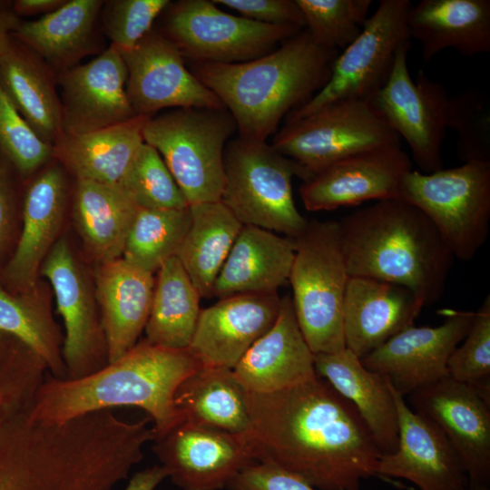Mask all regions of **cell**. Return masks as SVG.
<instances>
[{"label": "cell", "mask_w": 490, "mask_h": 490, "mask_svg": "<svg viewBox=\"0 0 490 490\" xmlns=\"http://www.w3.org/2000/svg\"><path fill=\"white\" fill-rule=\"evenodd\" d=\"M338 54L318 45L302 29L259 58L191 63L189 69L232 115L239 137L266 141L284 117L324 87Z\"/></svg>", "instance_id": "3957f363"}, {"label": "cell", "mask_w": 490, "mask_h": 490, "mask_svg": "<svg viewBox=\"0 0 490 490\" xmlns=\"http://www.w3.org/2000/svg\"><path fill=\"white\" fill-rule=\"evenodd\" d=\"M201 299L178 258L169 259L157 271L145 339L162 348H189L201 310Z\"/></svg>", "instance_id": "d590c367"}, {"label": "cell", "mask_w": 490, "mask_h": 490, "mask_svg": "<svg viewBox=\"0 0 490 490\" xmlns=\"http://www.w3.org/2000/svg\"><path fill=\"white\" fill-rule=\"evenodd\" d=\"M436 327L411 326L361 358L404 397L448 376V359L467 334L475 311L445 309Z\"/></svg>", "instance_id": "2e32d148"}, {"label": "cell", "mask_w": 490, "mask_h": 490, "mask_svg": "<svg viewBox=\"0 0 490 490\" xmlns=\"http://www.w3.org/2000/svg\"><path fill=\"white\" fill-rule=\"evenodd\" d=\"M295 249V239L243 225L217 277L213 296L278 292L289 280Z\"/></svg>", "instance_id": "f546056e"}, {"label": "cell", "mask_w": 490, "mask_h": 490, "mask_svg": "<svg viewBox=\"0 0 490 490\" xmlns=\"http://www.w3.org/2000/svg\"><path fill=\"white\" fill-rule=\"evenodd\" d=\"M446 126L456 133V154L464 162H490V103L478 87L449 97Z\"/></svg>", "instance_id": "f35d334b"}, {"label": "cell", "mask_w": 490, "mask_h": 490, "mask_svg": "<svg viewBox=\"0 0 490 490\" xmlns=\"http://www.w3.org/2000/svg\"><path fill=\"white\" fill-rule=\"evenodd\" d=\"M238 12L240 16L265 24H293L305 27L302 13L295 0H212Z\"/></svg>", "instance_id": "f6af8a7d"}, {"label": "cell", "mask_w": 490, "mask_h": 490, "mask_svg": "<svg viewBox=\"0 0 490 490\" xmlns=\"http://www.w3.org/2000/svg\"><path fill=\"white\" fill-rule=\"evenodd\" d=\"M161 466L181 490H220L257 462L247 434L182 420L152 440Z\"/></svg>", "instance_id": "5bb4252c"}, {"label": "cell", "mask_w": 490, "mask_h": 490, "mask_svg": "<svg viewBox=\"0 0 490 490\" xmlns=\"http://www.w3.org/2000/svg\"><path fill=\"white\" fill-rule=\"evenodd\" d=\"M409 407L447 437L458 454L468 486L490 484V401L449 376L408 396Z\"/></svg>", "instance_id": "e0dca14e"}, {"label": "cell", "mask_w": 490, "mask_h": 490, "mask_svg": "<svg viewBox=\"0 0 490 490\" xmlns=\"http://www.w3.org/2000/svg\"><path fill=\"white\" fill-rule=\"evenodd\" d=\"M398 199L429 219L454 258L471 260L489 232L490 162L472 161L430 173L412 170Z\"/></svg>", "instance_id": "ba28073f"}, {"label": "cell", "mask_w": 490, "mask_h": 490, "mask_svg": "<svg viewBox=\"0 0 490 490\" xmlns=\"http://www.w3.org/2000/svg\"><path fill=\"white\" fill-rule=\"evenodd\" d=\"M0 153L22 180L53 159V146L43 142L17 112L0 84Z\"/></svg>", "instance_id": "b9f144b4"}, {"label": "cell", "mask_w": 490, "mask_h": 490, "mask_svg": "<svg viewBox=\"0 0 490 490\" xmlns=\"http://www.w3.org/2000/svg\"><path fill=\"white\" fill-rule=\"evenodd\" d=\"M412 170L400 145L381 146L328 165L304 181L299 195L309 211L398 199L402 181Z\"/></svg>", "instance_id": "ac0fdd59"}, {"label": "cell", "mask_w": 490, "mask_h": 490, "mask_svg": "<svg viewBox=\"0 0 490 490\" xmlns=\"http://www.w3.org/2000/svg\"><path fill=\"white\" fill-rule=\"evenodd\" d=\"M248 433L257 462L299 475L318 490H359L377 475L381 452L353 404L315 377L250 393Z\"/></svg>", "instance_id": "6da1fadb"}, {"label": "cell", "mask_w": 490, "mask_h": 490, "mask_svg": "<svg viewBox=\"0 0 490 490\" xmlns=\"http://www.w3.org/2000/svg\"><path fill=\"white\" fill-rule=\"evenodd\" d=\"M22 21L13 10V2L0 1V57L10 44L12 33Z\"/></svg>", "instance_id": "7dc6e473"}, {"label": "cell", "mask_w": 490, "mask_h": 490, "mask_svg": "<svg viewBox=\"0 0 490 490\" xmlns=\"http://www.w3.org/2000/svg\"><path fill=\"white\" fill-rule=\"evenodd\" d=\"M409 0H381L359 34L338 54L324 87L290 112L286 122L307 116L341 100H368L388 79L400 47L410 42Z\"/></svg>", "instance_id": "8fae6325"}, {"label": "cell", "mask_w": 490, "mask_h": 490, "mask_svg": "<svg viewBox=\"0 0 490 490\" xmlns=\"http://www.w3.org/2000/svg\"><path fill=\"white\" fill-rule=\"evenodd\" d=\"M389 385L397 412L398 443L395 451L381 455L377 475L406 479L419 490H466V469L447 437Z\"/></svg>", "instance_id": "d6986e66"}, {"label": "cell", "mask_w": 490, "mask_h": 490, "mask_svg": "<svg viewBox=\"0 0 490 490\" xmlns=\"http://www.w3.org/2000/svg\"><path fill=\"white\" fill-rule=\"evenodd\" d=\"M173 401L182 420L235 434L250 430L249 392L231 368L201 365L179 384Z\"/></svg>", "instance_id": "d6a6232c"}, {"label": "cell", "mask_w": 490, "mask_h": 490, "mask_svg": "<svg viewBox=\"0 0 490 490\" xmlns=\"http://www.w3.org/2000/svg\"><path fill=\"white\" fill-rule=\"evenodd\" d=\"M15 167L0 153V257L11 240L18 201V181Z\"/></svg>", "instance_id": "bcb514c9"}, {"label": "cell", "mask_w": 490, "mask_h": 490, "mask_svg": "<svg viewBox=\"0 0 490 490\" xmlns=\"http://www.w3.org/2000/svg\"><path fill=\"white\" fill-rule=\"evenodd\" d=\"M50 286L41 279L34 288L11 293L0 284V332L20 340L39 356L56 378H66L63 336L52 312Z\"/></svg>", "instance_id": "e575fe53"}, {"label": "cell", "mask_w": 490, "mask_h": 490, "mask_svg": "<svg viewBox=\"0 0 490 490\" xmlns=\"http://www.w3.org/2000/svg\"><path fill=\"white\" fill-rule=\"evenodd\" d=\"M169 0H113L104 2L102 29L118 51L133 48L152 29Z\"/></svg>", "instance_id": "7bdbcfd3"}, {"label": "cell", "mask_w": 490, "mask_h": 490, "mask_svg": "<svg viewBox=\"0 0 490 490\" xmlns=\"http://www.w3.org/2000/svg\"><path fill=\"white\" fill-rule=\"evenodd\" d=\"M126 82L124 61L112 44L90 62L59 74L63 133L90 132L136 117Z\"/></svg>", "instance_id": "ffe728a7"}, {"label": "cell", "mask_w": 490, "mask_h": 490, "mask_svg": "<svg viewBox=\"0 0 490 490\" xmlns=\"http://www.w3.org/2000/svg\"><path fill=\"white\" fill-rule=\"evenodd\" d=\"M5 417H6V414H5V403H4L3 396L0 390V430L5 422Z\"/></svg>", "instance_id": "f907efd6"}, {"label": "cell", "mask_w": 490, "mask_h": 490, "mask_svg": "<svg viewBox=\"0 0 490 490\" xmlns=\"http://www.w3.org/2000/svg\"><path fill=\"white\" fill-rule=\"evenodd\" d=\"M424 308L406 287L350 277L344 300L345 346L360 359L414 325Z\"/></svg>", "instance_id": "603a6c76"}, {"label": "cell", "mask_w": 490, "mask_h": 490, "mask_svg": "<svg viewBox=\"0 0 490 490\" xmlns=\"http://www.w3.org/2000/svg\"><path fill=\"white\" fill-rule=\"evenodd\" d=\"M201 365L189 348H162L144 338L119 359L84 377L56 378L48 373L34 395L29 418L61 424L94 411L136 407L150 416L155 439L182 421L174 393Z\"/></svg>", "instance_id": "7a4b0ae2"}, {"label": "cell", "mask_w": 490, "mask_h": 490, "mask_svg": "<svg viewBox=\"0 0 490 490\" xmlns=\"http://www.w3.org/2000/svg\"><path fill=\"white\" fill-rule=\"evenodd\" d=\"M300 168L307 181L348 156L386 146L400 145L394 132L368 100H341L285 125L270 143Z\"/></svg>", "instance_id": "30bf717a"}, {"label": "cell", "mask_w": 490, "mask_h": 490, "mask_svg": "<svg viewBox=\"0 0 490 490\" xmlns=\"http://www.w3.org/2000/svg\"><path fill=\"white\" fill-rule=\"evenodd\" d=\"M66 0H15L13 10L19 16L47 15L62 6Z\"/></svg>", "instance_id": "681fc988"}, {"label": "cell", "mask_w": 490, "mask_h": 490, "mask_svg": "<svg viewBox=\"0 0 490 490\" xmlns=\"http://www.w3.org/2000/svg\"><path fill=\"white\" fill-rule=\"evenodd\" d=\"M40 273L53 288L64 319L66 378H82L103 368L109 363L108 347L94 288L65 240L55 242Z\"/></svg>", "instance_id": "4fadbf2b"}, {"label": "cell", "mask_w": 490, "mask_h": 490, "mask_svg": "<svg viewBox=\"0 0 490 490\" xmlns=\"http://www.w3.org/2000/svg\"><path fill=\"white\" fill-rule=\"evenodd\" d=\"M294 175L302 177L300 168L271 144L238 136L224 151L220 201L243 225L296 239L308 221L294 201Z\"/></svg>", "instance_id": "52a82bcc"}, {"label": "cell", "mask_w": 490, "mask_h": 490, "mask_svg": "<svg viewBox=\"0 0 490 490\" xmlns=\"http://www.w3.org/2000/svg\"><path fill=\"white\" fill-rule=\"evenodd\" d=\"M236 131L227 109L189 107L147 119L142 137L160 153L191 205L220 201L224 151Z\"/></svg>", "instance_id": "8992f818"}, {"label": "cell", "mask_w": 490, "mask_h": 490, "mask_svg": "<svg viewBox=\"0 0 490 490\" xmlns=\"http://www.w3.org/2000/svg\"><path fill=\"white\" fill-rule=\"evenodd\" d=\"M338 222L350 277L406 287L424 307L442 297L455 258L416 207L383 200Z\"/></svg>", "instance_id": "277c9868"}, {"label": "cell", "mask_w": 490, "mask_h": 490, "mask_svg": "<svg viewBox=\"0 0 490 490\" xmlns=\"http://www.w3.org/2000/svg\"><path fill=\"white\" fill-rule=\"evenodd\" d=\"M104 1L66 0L41 18L22 21L12 36L39 55L58 75L99 52L98 20Z\"/></svg>", "instance_id": "83f0119b"}, {"label": "cell", "mask_w": 490, "mask_h": 490, "mask_svg": "<svg viewBox=\"0 0 490 490\" xmlns=\"http://www.w3.org/2000/svg\"><path fill=\"white\" fill-rule=\"evenodd\" d=\"M139 209L119 185L75 181L74 220L84 250L97 264L122 257Z\"/></svg>", "instance_id": "1f68e13d"}, {"label": "cell", "mask_w": 490, "mask_h": 490, "mask_svg": "<svg viewBox=\"0 0 490 490\" xmlns=\"http://www.w3.org/2000/svg\"><path fill=\"white\" fill-rule=\"evenodd\" d=\"M165 478V470L156 465L135 473L124 490H154Z\"/></svg>", "instance_id": "c3c4849f"}, {"label": "cell", "mask_w": 490, "mask_h": 490, "mask_svg": "<svg viewBox=\"0 0 490 490\" xmlns=\"http://www.w3.org/2000/svg\"><path fill=\"white\" fill-rule=\"evenodd\" d=\"M0 84L34 132L53 146L63 133L62 105L54 71L12 36L0 57Z\"/></svg>", "instance_id": "f1b7e54d"}, {"label": "cell", "mask_w": 490, "mask_h": 490, "mask_svg": "<svg viewBox=\"0 0 490 490\" xmlns=\"http://www.w3.org/2000/svg\"><path fill=\"white\" fill-rule=\"evenodd\" d=\"M233 371L250 393L278 391L317 375L314 353L298 324L291 296L281 298L274 325L250 347Z\"/></svg>", "instance_id": "cb8c5ba5"}, {"label": "cell", "mask_w": 490, "mask_h": 490, "mask_svg": "<svg viewBox=\"0 0 490 490\" xmlns=\"http://www.w3.org/2000/svg\"><path fill=\"white\" fill-rule=\"evenodd\" d=\"M64 171L58 164L44 168L24 190L20 238L0 272V284L11 293L28 291L40 280L41 267L64 220L67 196Z\"/></svg>", "instance_id": "7402d4cb"}, {"label": "cell", "mask_w": 490, "mask_h": 490, "mask_svg": "<svg viewBox=\"0 0 490 490\" xmlns=\"http://www.w3.org/2000/svg\"><path fill=\"white\" fill-rule=\"evenodd\" d=\"M189 210L191 223L176 257L201 297L211 298L243 224L220 201L191 204Z\"/></svg>", "instance_id": "836d02e7"}, {"label": "cell", "mask_w": 490, "mask_h": 490, "mask_svg": "<svg viewBox=\"0 0 490 490\" xmlns=\"http://www.w3.org/2000/svg\"><path fill=\"white\" fill-rule=\"evenodd\" d=\"M229 490H318L299 475L269 462L242 468L227 486Z\"/></svg>", "instance_id": "ee69618b"}, {"label": "cell", "mask_w": 490, "mask_h": 490, "mask_svg": "<svg viewBox=\"0 0 490 490\" xmlns=\"http://www.w3.org/2000/svg\"><path fill=\"white\" fill-rule=\"evenodd\" d=\"M280 307L278 292L221 298L201 310L189 349L201 365L233 369L274 325Z\"/></svg>", "instance_id": "44dd1931"}, {"label": "cell", "mask_w": 490, "mask_h": 490, "mask_svg": "<svg viewBox=\"0 0 490 490\" xmlns=\"http://www.w3.org/2000/svg\"><path fill=\"white\" fill-rule=\"evenodd\" d=\"M147 119L136 116L90 132L62 133L53 145V159L76 181L120 185L144 142L142 127Z\"/></svg>", "instance_id": "4dcf8cb0"}, {"label": "cell", "mask_w": 490, "mask_h": 490, "mask_svg": "<svg viewBox=\"0 0 490 490\" xmlns=\"http://www.w3.org/2000/svg\"><path fill=\"white\" fill-rule=\"evenodd\" d=\"M316 374L327 380L356 407L382 455L398 443L397 412L389 381L367 368L345 348L335 353L314 354Z\"/></svg>", "instance_id": "484cf974"}, {"label": "cell", "mask_w": 490, "mask_h": 490, "mask_svg": "<svg viewBox=\"0 0 490 490\" xmlns=\"http://www.w3.org/2000/svg\"><path fill=\"white\" fill-rule=\"evenodd\" d=\"M191 223L183 209L140 207L130 230L122 259L152 274L175 257Z\"/></svg>", "instance_id": "8d00e7d4"}, {"label": "cell", "mask_w": 490, "mask_h": 490, "mask_svg": "<svg viewBox=\"0 0 490 490\" xmlns=\"http://www.w3.org/2000/svg\"><path fill=\"white\" fill-rule=\"evenodd\" d=\"M407 25L424 64L447 48L465 56L490 52L489 0H423L411 6Z\"/></svg>", "instance_id": "4316f807"}, {"label": "cell", "mask_w": 490, "mask_h": 490, "mask_svg": "<svg viewBox=\"0 0 490 490\" xmlns=\"http://www.w3.org/2000/svg\"><path fill=\"white\" fill-rule=\"evenodd\" d=\"M119 186L142 208L189 206L160 153L146 142L140 147Z\"/></svg>", "instance_id": "ab89813d"}, {"label": "cell", "mask_w": 490, "mask_h": 490, "mask_svg": "<svg viewBox=\"0 0 490 490\" xmlns=\"http://www.w3.org/2000/svg\"><path fill=\"white\" fill-rule=\"evenodd\" d=\"M289 280L294 312L314 354L346 348L343 308L349 274L336 220H311L295 239Z\"/></svg>", "instance_id": "5b68a950"}, {"label": "cell", "mask_w": 490, "mask_h": 490, "mask_svg": "<svg viewBox=\"0 0 490 490\" xmlns=\"http://www.w3.org/2000/svg\"><path fill=\"white\" fill-rule=\"evenodd\" d=\"M305 29L328 50L345 49L360 33L371 0H295Z\"/></svg>", "instance_id": "74e56055"}, {"label": "cell", "mask_w": 490, "mask_h": 490, "mask_svg": "<svg viewBox=\"0 0 490 490\" xmlns=\"http://www.w3.org/2000/svg\"><path fill=\"white\" fill-rule=\"evenodd\" d=\"M447 362L448 376L490 401V296L475 311L472 325Z\"/></svg>", "instance_id": "60d3db41"}, {"label": "cell", "mask_w": 490, "mask_h": 490, "mask_svg": "<svg viewBox=\"0 0 490 490\" xmlns=\"http://www.w3.org/2000/svg\"><path fill=\"white\" fill-rule=\"evenodd\" d=\"M466 490H490L489 485H474V486H468Z\"/></svg>", "instance_id": "816d5d0a"}, {"label": "cell", "mask_w": 490, "mask_h": 490, "mask_svg": "<svg viewBox=\"0 0 490 490\" xmlns=\"http://www.w3.org/2000/svg\"><path fill=\"white\" fill-rule=\"evenodd\" d=\"M120 54L127 70V95L137 116L152 118L167 108H225L159 30L152 29L133 48Z\"/></svg>", "instance_id": "9a60e30c"}, {"label": "cell", "mask_w": 490, "mask_h": 490, "mask_svg": "<svg viewBox=\"0 0 490 490\" xmlns=\"http://www.w3.org/2000/svg\"><path fill=\"white\" fill-rule=\"evenodd\" d=\"M159 30L191 63L236 64L265 55L303 28L230 15L209 0L170 2Z\"/></svg>", "instance_id": "9c48e42d"}, {"label": "cell", "mask_w": 490, "mask_h": 490, "mask_svg": "<svg viewBox=\"0 0 490 490\" xmlns=\"http://www.w3.org/2000/svg\"><path fill=\"white\" fill-rule=\"evenodd\" d=\"M155 279L122 258L97 264L94 293L112 363L138 342L151 311Z\"/></svg>", "instance_id": "d4e9b609"}, {"label": "cell", "mask_w": 490, "mask_h": 490, "mask_svg": "<svg viewBox=\"0 0 490 490\" xmlns=\"http://www.w3.org/2000/svg\"><path fill=\"white\" fill-rule=\"evenodd\" d=\"M410 42L398 50L385 84L368 99L385 123L411 150L419 172L443 169L441 148L446 134L448 95L446 88L419 71L410 75L407 54Z\"/></svg>", "instance_id": "7c38bea8"}]
</instances>
